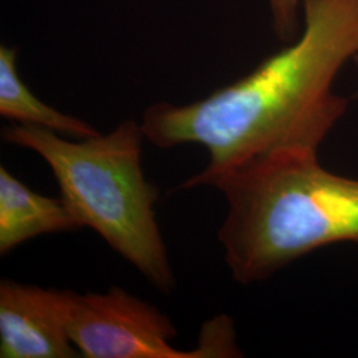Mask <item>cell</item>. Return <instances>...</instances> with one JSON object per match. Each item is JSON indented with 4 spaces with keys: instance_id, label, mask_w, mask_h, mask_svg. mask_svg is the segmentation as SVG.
<instances>
[{
    "instance_id": "7",
    "label": "cell",
    "mask_w": 358,
    "mask_h": 358,
    "mask_svg": "<svg viewBox=\"0 0 358 358\" xmlns=\"http://www.w3.org/2000/svg\"><path fill=\"white\" fill-rule=\"evenodd\" d=\"M0 115L15 124L48 129L75 140L100 134L90 124L65 115L35 96L17 71V48L0 47Z\"/></svg>"
},
{
    "instance_id": "9",
    "label": "cell",
    "mask_w": 358,
    "mask_h": 358,
    "mask_svg": "<svg viewBox=\"0 0 358 358\" xmlns=\"http://www.w3.org/2000/svg\"><path fill=\"white\" fill-rule=\"evenodd\" d=\"M353 63H355V64L357 65V66H358V53H357V56H356V57H355V59H353Z\"/></svg>"
},
{
    "instance_id": "2",
    "label": "cell",
    "mask_w": 358,
    "mask_h": 358,
    "mask_svg": "<svg viewBox=\"0 0 358 358\" xmlns=\"http://www.w3.org/2000/svg\"><path fill=\"white\" fill-rule=\"evenodd\" d=\"M227 213L217 231L232 279L264 282L331 244L358 243V178L321 166L317 153H280L208 183Z\"/></svg>"
},
{
    "instance_id": "1",
    "label": "cell",
    "mask_w": 358,
    "mask_h": 358,
    "mask_svg": "<svg viewBox=\"0 0 358 358\" xmlns=\"http://www.w3.org/2000/svg\"><path fill=\"white\" fill-rule=\"evenodd\" d=\"M303 29L252 72L186 105L157 103L142 117L145 138L161 149L195 143L205 169L180 189L208 186L257 158L317 153L348 110L336 78L358 53V0H303Z\"/></svg>"
},
{
    "instance_id": "6",
    "label": "cell",
    "mask_w": 358,
    "mask_h": 358,
    "mask_svg": "<svg viewBox=\"0 0 358 358\" xmlns=\"http://www.w3.org/2000/svg\"><path fill=\"white\" fill-rule=\"evenodd\" d=\"M81 229L64 199L34 192L0 166V255L45 234Z\"/></svg>"
},
{
    "instance_id": "5",
    "label": "cell",
    "mask_w": 358,
    "mask_h": 358,
    "mask_svg": "<svg viewBox=\"0 0 358 358\" xmlns=\"http://www.w3.org/2000/svg\"><path fill=\"white\" fill-rule=\"evenodd\" d=\"M73 292L0 282V357H81L69 334Z\"/></svg>"
},
{
    "instance_id": "8",
    "label": "cell",
    "mask_w": 358,
    "mask_h": 358,
    "mask_svg": "<svg viewBox=\"0 0 358 358\" xmlns=\"http://www.w3.org/2000/svg\"><path fill=\"white\" fill-rule=\"evenodd\" d=\"M303 0H268L275 34L285 43L297 38Z\"/></svg>"
},
{
    "instance_id": "3",
    "label": "cell",
    "mask_w": 358,
    "mask_h": 358,
    "mask_svg": "<svg viewBox=\"0 0 358 358\" xmlns=\"http://www.w3.org/2000/svg\"><path fill=\"white\" fill-rule=\"evenodd\" d=\"M1 138L45 161L81 229L96 231L161 294L174 289L176 276L154 211L159 192L142 170L146 138L141 124L125 120L108 134L76 141L48 129L13 124L3 129Z\"/></svg>"
},
{
    "instance_id": "4",
    "label": "cell",
    "mask_w": 358,
    "mask_h": 358,
    "mask_svg": "<svg viewBox=\"0 0 358 358\" xmlns=\"http://www.w3.org/2000/svg\"><path fill=\"white\" fill-rule=\"evenodd\" d=\"M69 334L85 358L214 357L203 340L192 350L174 348L178 331L166 313L120 287L73 292Z\"/></svg>"
}]
</instances>
